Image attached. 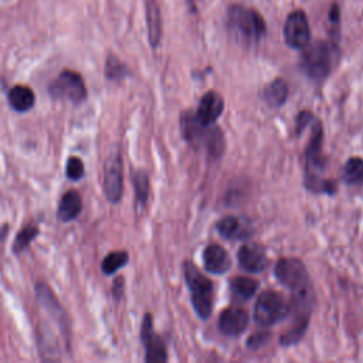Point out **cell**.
Returning <instances> with one entry per match:
<instances>
[{
	"mask_svg": "<svg viewBox=\"0 0 363 363\" xmlns=\"http://www.w3.org/2000/svg\"><path fill=\"white\" fill-rule=\"evenodd\" d=\"M239 264L247 272H261L268 261L266 251L255 243H247L239 250Z\"/></svg>",
	"mask_w": 363,
	"mask_h": 363,
	"instance_id": "cell-11",
	"label": "cell"
},
{
	"mask_svg": "<svg viewBox=\"0 0 363 363\" xmlns=\"http://www.w3.org/2000/svg\"><path fill=\"white\" fill-rule=\"evenodd\" d=\"M9 104L17 113H27L34 106L36 95L26 85H16L9 91Z\"/></svg>",
	"mask_w": 363,
	"mask_h": 363,
	"instance_id": "cell-18",
	"label": "cell"
},
{
	"mask_svg": "<svg viewBox=\"0 0 363 363\" xmlns=\"http://www.w3.org/2000/svg\"><path fill=\"white\" fill-rule=\"evenodd\" d=\"M142 344L145 347V360L149 363H162L167 360L166 347L161 336L154 332V324L151 315H145L142 331H141Z\"/></svg>",
	"mask_w": 363,
	"mask_h": 363,
	"instance_id": "cell-10",
	"label": "cell"
},
{
	"mask_svg": "<svg viewBox=\"0 0 363 363\" xmlns=\"http://www.w3.org/2000/svg\"><path fill=\"white\" fill-rule=\"evenodd\" d=\"M268 335L267 333H255L253 336H250L248 339V347L255 349V348H260L263 344L267 342Z\"/></svg>",
	"mask_w": 363,
	"mask_h": 363,
	"instance_id": "cell-27",
	"label": "cell"
},
{
	"mask_svg": "<svg viewBox=\"0 0 363 363\" xmlns=\"http://www.w3.org/2000/svg\"><path fill=\"white\" fill-rule=\"evenodd\" d=\"M290 315V301L277 291L263 292L254 307V318L260 325L270 327Z\"/></svg>",
	"mask_w": 363,
	"mask_h": 363,
	"instance_id": "cell-4",
	"label": "cell"
},
{
	"mask_svg": "<svg viewBox=\"0 0 363 363\" xmlns=\"http://www.w3.org/2000/svg\"><path fill=\"white\" fill-rule=\"evenodd\" d=\"M312 121V117L309 113H301L300 117H298V121H296V130L298 132H303L304 131V128Z\"/></svg>",
	"mask_w": 363,
	"mask_h": 363,
	"instance_id": "cell-28",
	"label": "cell"
},
{
	"mask_svg": "<svg viewBox=\"0 0 363 363\" xmlns=\"http://www.w3.org/2000/svg\"><path fill=\"white\" fill-rule=\"evenodd\" d=\"M223 110H224L223 98L215 91H209L200 99L196 118L202 125L209 126V125L215 124L220 118Z\"/></svg>",
	"mask_w": 363,
	"mask_h": 363,
	"instance_id": "cell-13",
	"label": "cell"
},
{
	"mask_svg": "<svg viewBox=\"0 0 363 363\" xmlns=\"http://www.w3.org/2000/svg\"><path fill=\"white\" fill-rule=\"evenodd\" d=\"M248 325V315L243 308H226L219 316V328L227 336L240 335Z\"/></svg>",
	"mask_w": 363,
	"mask_h": 363,
	"instance_id": "cell-12",
	"label": "cell"
},
{
	"mask_svg": "<svg viewBox=\"0 0 363 363\" xmlns=\"http://www.w3.org/2000/svg\"><path fill=\"white\" fill-rule=\"evenodd\" d=\"M259 288V283L248 279V277H234L230 281V290L237 301H247L255 294Z\"/></svg>",
	"mask_w": 363,
	"mask_h": 363,
	"instance_id": "cell-20",
	"label": "cell"
},
{
	"mask_svg": "<svg viewBox=\"0 0 363 363\" xmlns=\"http://www.w3.org/2000/svg\"><path fill=\"white\" fill-rule=\"evenodd\" d=\"M82 210L81 196L77 190H69L60 200L57 216L61 222H71L78 218Z\"/></svg>",
	"mask_w": 363,
	"mask_h": 363,
	"instance_id": "cell-16",
	"label": "cell"
},
{
	"mask_svg": "<svg viewBox=\"0 0 363 363\" xmlns=\"http://www.w3.org/2000/svg\"><path fill=\"white\" fill-rule=\"evenodd\" d=\"M182 134L187 142L198 148H204L211 158H218L223 152V134L213 125H202L196 115L183 113L180 118Z\"/></svg>",
	"mask_w": 363,
	"mask_h": 363,
	"instance_id": "cell-2",
	"label": "cell"
},
{
	"mask_svg": "<svg viewBox=\"0 0 363 363\" xmlns=\"http://www.w3.org/2000/svg\"><path fill=\"white\" fill-rule=\"evenodd\" d=\"M49 91L54 99H67L73 104H81L87 98V89L82 77L70 70L62 71L50 84Z\"/></svg>",
	"mask_w": 363,
	"mask_h": 363,
	"instance_id": "cell-7",
	"label": "cell"
},
{
	"mask_svg": "<svg viewBox=\"0 0 363 363\" xmlns=\"http://www.w3.org/2000/svg\"><path fill=\"white\" fill-rule=\"evenodd\" d=\"M37 236H38V227L36 224H27L26 227L21 229L16 236V240L13 244V251L16 254L25 251L30 246V243L33 240H36Z\"/></svg>",
	"mask_w": 363,
	"mask_h": 363,
	"instance_id": "cell-22",
	"label": "cell"
},
{
	"mask_svg": "<svg viewBox=\"0 0 363 363\" xmlns=\"http://www.w3.org/2000/svg\"><path fill=\"white\" fill-rule=\"evenodd\" d=\"M102 185L106 199L118 203L124 194V163L119 154H114L105 161Z\"/></svg>",
	"mask_w": 363,
	"mask_h": 363,
	"instance_id": "cell-8",
	"label": "cell"
},
{
	"mask_svg": "<svg viewBox=\"0 0 363 363\" xmlns=\"http://www.w3.org/2000/svg\"><path fill=\"white\" fill-rule=\"evenodd\" d=\"M128 259H130V255H128L126 251H114L104 259L101 268H102L104 274L111 275V274L117 272L119 268H122L124 266H126Z\"/></svg>",
	"mask_w": 363,
	"mask_h": 363,
	"instance_id": "cell-23",
	"label": "cell"
},
{
	"mask_svg": "<svg viewBox=\"0 0 363 363\" xmlns=\"http://www.w3.org/2000/svg\"><path fill=\"white\" fill-rule=\"evenodd\" d=\"M332 49L324 41H315L304 47L301 66L309 78L323 81L328 77L332 69Z\"/></svg>",
	"mask_w": 363,
	"mask_h": 363,
	"instance_id": "cell-5",
	"label": "cell"
},
{
	"mask_svg": "<svg viewBox=\"0 0 363 363\" xmlns=\"http://www.w3.org/2000/svg\"><path fill=\"white\" fill-rule=\"evenodd\" d=\"M229 30L243 45H255L266 36V21L259 12L244 6H231L227 16Z\"/></svg>",
	"mask_w": 363,
	"mask_h": 363,
	"instance_id": "cell-1",
	"label": "cell"
},
{
	"mask_svg": "<svg viewBox=\"0 0 363 363\" xmlns=\"http://www.w3.org/2000/svg\"><path fill=\"white\" fill-rule=\"evenodd\" d=\"M66 174L71 180H80L84 176V163L80 158L73 156L69 159L66 166Z\"/></svg>",
	"mask_w": 363,
	"mask_h": 363,
	"instance_id": "cell-26",
	"label": "cell"
},
{
	"mask_svg": "<svg viewBox=\"0 0 363 363\" xmlns=\"http://www.w3.org/2000/svg\"><path fill=\"white\" fill-rule=\"evenodd\" d=\"M275 277L294 292L312 290V283L304 263L298 259H283L275 266Z\"/></svg>",
	"mask_w": 363,
	"mask_h": 363,
	"instance_id": "cell-6",
	"label": "cell"
},
{
	"mask_svg": "<svg viewBox=\"0 0 363 363\" xmlns=\"http://www.w3.org/2000/svg\"><path fill=\"white\" fill-rule=\"evenodd\" d=\"M183 268L185 279L191 294V303L198 315L202 319H207L213 307V283L190 261H186Z\"/></svg>",
	"mask_w": 363,
	"mask_h": 363,
	"instance_id": "cell-3",
	"label": "cell"
},
{
	"mask_svg": "<svg viewBox=\"0 0 363 363\" xmlns=\"http://www.w3.org/2000/svg\"><path fill=\"white\" fill-rule=\"evenodd\" d=\"M186 2H187V5H189L190 9L195 10V0H186Z\"/></svg>",
	"mask_w": 363,
	"mask_h": 363,
	"instance_id": "cell-30",
	"label": "cell"
},
{
	"mask_svg": "<svg viewBox=\"0 0 363 363\" xmlns=\"http://www.w3.org/2000/svg\"><path fill=\"white\" fill-rule=\"evenodd\" d=\"M132 183L135 187V198L139 207H145L149 198V178L143 170H135L132 174Z\"/></svg>",
	"mask_w": 363,
	"mask_h": 363,
	"instance_id": "cell-21",
	"label": "cell"
},
{
	"mask_svg": "<svg viewBox=\"0 0 363 363\" xmlns=\"http://www.w3.org/2000/svg\"><path fill=\"white\" fill-rule=\"evenodd\" d=\"M204 268L211 274H224L231 266L230 255L219 244H210L203 253Z\"/></svg>",
	"mask_w": 363,
	"mask_h": 363,
	"instance_id": "cell-14",
	"label": "cell"
},
{
	"mask_svg": "<svg viewBox=\"0 0 363 363\" xmlns=\"http://www.w3.org/2000/svg\"><path fill=\"white\" fill-rule=\"evenodd\" d=\"M284 37L287 45L295 50L304 49L311 40L308 17L303 10L292 12L285 21Z\"/></svg>",
	"mask_w": 363,
	"mask_h": 363,
	"instance_id": "cell-9",
	"label": "cell"
},
{
	"mask_svg": "<svg viewBox=\"0 0 363 363\" xmlns=\"http://www.w3.org/2000/svg\"><path fill=\"white\" fill-rule=\"evenodd\" d=\"M146 23L151 46L158 47L162 38V16L158 0H146Z\"/></svg>",
	"mask_w": 363,
	"mask_h": 363,
	"instance_id": "cell-15",
	"label": "cell"
},
{
	"mask_svg": "<svg viewBox=\"0 0 363 363\" xmlns=\"http://www.w3.org/2000/svg\"><path fill=\"white\" fill-rule=\"evenodd\" d=\"M105 74L111 81H119V80H122L125 77L126 69L115 56H110L108 60H106Z\"/></svg>",
	"mask_w": 363,
	"mask_h": 363,
	"instance_id": "cell-25",
	"label": "cell"
},
{
	"mask_svg": "<svg viewBox=\"0 0 363 363\" xmlns=\"http://www.w3.org/2000/svg\"><path fill=\"white\" fill-rule=\"evenodd\" d=\"M344 176L348 183H359L363 180V159L351 158L344 170Z\"/></svg>",
	"mask_w": 363,
	"mask_h": 363,
	"instance_id": "cell-24",
	"label": "cell"
},
{
	"mask_svg": "<svg viewBox=\"0 0 363 363\" xmlns=\"http://www.w3.org/2000/svg\"><path fill=\"white\" fill-rule=\"evenodd\" d=\"M218 230L226 239H243L253 233L251 226L244 220L234 216L224 218L218 223Z\"/></svg>",
	"mask_w": 363,
	"mask_h": 363,
	"instance_id": "cell-17",
	"label": "cell"
},
{
	"mask_svg": "<svg viewBox=\"0 0 363 363\" xmlns=\"http://www.w3.org/2000/svg\"><path fill=\"white\" fill-rule=\"evenodd\" d=\"M124 280L122 279H117L115 280V284H114V288H113V294H114V298L115 300H119V298L122 296V292H124Z\"/></svg>",
	"mask_w": 363,
	"mask_h": 363,
	"instance_id": "cell-29",
	"label": "cell"
},
{
	"mask_svg": "<svg viewBox=\"0 0 363 363\" xmlns=\"http://www.w3.org/2000/svg\"><path fill=\"white\" fill-rule=\"evenodd\" d=\"M263 97L267 105L272 106V108H279V106H281L287 101V97H288L287 82L281 78L274 80L266 87Z\"/></svg>",
	"mask_w": 363,
	"mask_h": 363,
	"instance_id": "cell-19",
	"label": "cell"
}]
</instances>
